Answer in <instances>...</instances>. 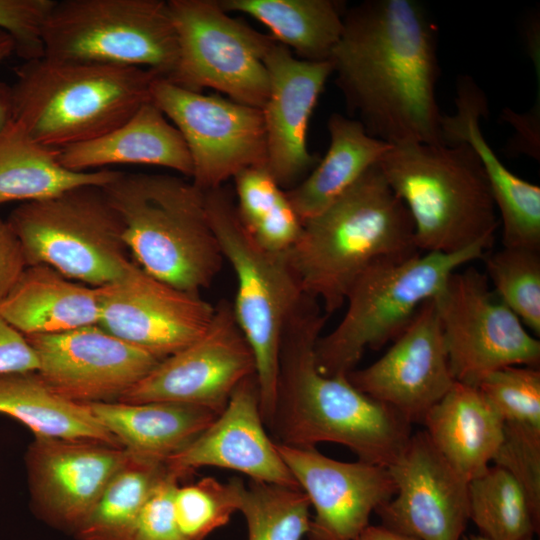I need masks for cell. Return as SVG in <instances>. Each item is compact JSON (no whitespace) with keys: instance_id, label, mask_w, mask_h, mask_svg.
<instances>
[{"instance_id":"cell-1","label":"cell","mask_w":540,"mask_h":540,"mask_svg":"<svg viewBox=\"0 0 540 540\" xmlns=\"http://www.w3.org/2000/svg\"><path fill=\"white\" fill-rule=\"evenodd\" d=\"M349 117L390 145L445 144L436 99L437 29L416 0H366L345 10L330 57Z\"/></svg>"},{"instance_id":"cell-22","label":"cell","mask_w":540,"mask_h":540,"mask_svg":"<svg viewBox=\"0 0 540 540\" xmlns=\"http://www.w3.org/2000/svg\"><path fill=\"white\" fill-rule=\"evenodd\" d=\"M165 465L179 480L212 466L244 473L250 480L300 488L267 433L256 374L245 378L215 420Z\"/></svg>"},{"instance_id":"cell-26","label":"cell","mask_w":540,"mask_h":540,"mask_svg":"<svg viewBox=\"0 0 540 540\" xmlns=\"http://www.w3.org/2000/svg\"><path fill=\"white\" fill-rule=\"evenodd\" d=\"M422 424L436 450L468 482L489 468L503 439L495 408L476 386L456 381Z\"/></svg>"},{"instance_id":"cell-36","label":"cell","mask_w":540,"mask_h":540,"mask_svg":"<svg viewBox=\"0 0 540 540\" xmlns=\"http://www.w3.org/2000/svg\"><path fill=\"white\" fill-rule=\"evenodd\" d=\"M486 277L498 298L534 335L540 334V251L503 247L484 255Z\"/></svg>"},{"instance_id":"cell-8","label":"cell","mask_w":540,"mask_h":540,"mask_svg":"<svg viewBox=\"0 0 540 540\" xmlns=\"http://www.w3.org/2000/svg\"><path fill=\"white\" fill-rule=\"evenodd\" d=\"M204 193L211 228L235 273L233 313L254 355L260 411L267 428L274 411L283 331L304 293L287 252L262 248L245 229L230 190L223 185Z\"/></svg>"},{"instance_id":"cell-35","label":"cell","mask_w":540,"mask_h":540,"mask_svg":"<svg viewBox=\"0 0 540 540\" xmlns=\"http://www.w3.org/2000/svg\"><path fill=\"white\" fill-rule=\"evenodd\" d=\"M310 507L300 488L250 480L238 511L247 523L248 540H303L309 530Z\"/></svg>"},{"instance_id":"cell-37","label":"cell","mask_w":540,"mask_h":540,"mask_svg":"<svg viewBox=\"0 0 540 540\" xmlns=\"http://www.w3.org/2000/svg\"><path fill=\"white\" fill-rule=\"evenodd\" d=\"M244 487L239 478L222 483L213 477L178 485L173 494V511L183 536L187 540H205L225 526L238 511Z\"/></svg>"},{"instance_id":"cell-39","label":"cell","mask_w":540,"mask_h":540,"mask_svg":"<svg viewBox=\"0 0 540 540\" xmlns=\"http://www.w3.org/2000/svg\"><path fill=\"white\" fill-rule=\"evenodd\" d=\"M492 462L520 484L540 522V432L504 425L503 439Z\"/></svg>"},{"instance_id":"cell-34","label":"cell","mask_w":540,"mask_h":540,"mask_svg":"<svg viewBox=\"0 0 540 540\" xmlns=\"http://www.w3.org/2000/svg\"><path fill=\"white\" fill-rule=\"evenodd\" d=\"M469 519L488 540H529L540 530L527 496L498 466L468 482Z\"/></svg>"},{"instance_id":"cell-11","label":"cell","mask_w":540,"mask_h":540,"mask_svg":"<svg viewBox=\"0 0 540 540\" xmlns=\"http://www.w3.org/2000/svg\"><path fill=\"white\" fill-rule=\"evenodd\" d=\"M168 6L179 46L170 82L262 109L269 91L264 59L276 41L231 17L218 0H169Z\"/></svg>"},{"instance_id":"cell-33","label":"cell","mask_w":540,"mask_h":540,"mask_svg":"<svg viewBox=\"0 0 540 540\" xmlns=\"http://www.w3.org/2000/svg\"><path fill=\"white\" fill-rule=\"evenodd\" d=\"M233 180L237 213L251 237L268 251L288 252L299 239L303 222L286 191L266 166L246 168Z\"/></svg>"},{"instance_id":"cell-30","label":"cell","mask_w":540,"mask_h":540,"mask_svg":"<svg viewBox=\"0 0 540 540\" xmlns=\"http://www.w3.org/2000/svg\"><path fill=\"white\" fill-rule=\"evenodd\" d=\"M0 414L18 420L35 437L94 440L123 447L87 404L59 395L37 371L0 375Z\"/></svg>"},{"instance_id":"cell-43","label":"cell","mask_w":540,"mask_h":540,"mask_svg":"<svg viewBox=\"0 0 540 540\" xmlns=\"http://www.w3.org/2000/svg\"><path fill=\"white\" fill-rule=\"evenodd\" d=\"M28 267L22 245L7 220L0 217V301Z\"/></svg>"},{"instance_id":"cell-28","label":"cell","mask_w":540,"mask_h":540,"mask_svg":"<svg viewBox=\"0 0 540 540\" xmlns=\"http://www.w3.org/2000/svg\"><path fill=\"white\" fill-rule=\"evenodd\" d=\"M329 148L312 171L285 190L302 222L315 216L380 162L392 145L369 135L349 116L332 113L327 121Z\"/></svg>"},{"instance_id":"cell-45","label":"cell","mask_w":540,"mask_h":540,"mask_svg":"<svg viewBox=\"0 0 540 540\" xmlns=\"http://www.w3.org/2000/svg\"><path fill=\"white\" fill-rule=\"evenodd\" d=\"M356 540H417L379 525H368Z\"/></svg>"},{"instance_id":"cell-44","label":"cell","mask_w":540,"mask_h":540,"mask_svg":"<svg viewBox=\"0 0 540 540\" xmlns=\"http://www.w3.org/2000/svg\"><path fill=\"white\" fill-rule=\"evenodd\" d=\"M14 39L0 29V63L15 53ZM12 119L10 85L0 83V131Z\"/></svg>"},{"instance_id":"cell-24","label":"cell","mask_w":540,"mask_h":540,"mask_svg":"<svg viewBox=\"0 0 540 540\" xmlns=\"http://www.w3.org/2000/svg\"><path fill=\"white\" fill-rule=\"evenodd\" d=\"M58 160L76 172L113 164H143L165 167L188 178L193 174L181 133L152 100L110 132L59 149Z\"/></svg>"},{"instance_id":"cell-3","label":"cell","mask_w":540,"mask_h":540,"mask_svg":"<svg viewBox=\"0 0 540 540\" xmlns=\"http://www.w3.org/2000/svg\"><path fill=\"white\" fill-rule=\"evenodd\" d=\"M416 253L410 214L377 163L303 222L287 257L303 293L328 316L345 304L351 285L369 266Z\"/></svg>"},{"instance_id":"cell-17","label":"cell","mask_w":540,"mask_h":540,"mask_svg":"<svg viewBox=\"0 0 540 540\" xmlns=\"http://www.w3.org/2000/svg\"><path fill=\"white\" fill-rule=\"evenodd\" d=\"M128 455L101 441L34 437L24 456L34 513L74 534Z\"/></svg>"},{"instance_id":"cell-42","label":"cell","mask_w":540,"mask_h":540,"mask_svg":"<svg viewBox=\"0 0 540 540\" xmlns=\"http://www.w3.org/2000/svg\"><path fill=\"white\" fill-rule=\"evenodd\" d=\"M38 368V358L25 335L0 316V375Z\"/></svg>"},{"instance_id":"cell-41","label":"cell","mask_w":540,"mask_h":540,"mask_svg":"<svg viewBox=\"0 0 540 540\" xmlns=\"http://www.w3.org/2000/svg\"><path fill=\"white\" fill-rule=\"evenodd\" d=\"M179 481L168 471L142 511L134 540H187L173 511V494Z\"/></svg>"},{"instance_id":"cell-18","label":"cell","mask_w":540,"mask_h":540,"mask_svg":"<svg viewBox=\"0 0 540 540\" xmlns=\"http://www.w3.org/2000/svg\"><path fill=\"white\" fill-rule=\"evenodd\" d=\"M387 468L396 492L375 511L382 526L417 540H462L470 521L468 481L436 450L425 431L412 434Z\"/></svg>"},{"instance_id":"cell-14","label":"cell","mask_w":540,"mask_h":540,"mask_svg":"<svg viewBox=\"0 0 540 540\" xmlns=\"http://www.w3.org/2000/svg\"><path fill=\"white\" fill-rule=\"evenodd\" d=\"M253 374L254 355L235 320L232 303L221 299L197 340L161 360L118 401L184 403L219 415L235 388Z\"/></svg>"},{"instance_id":"cell-10","label":"cell","mask_w":540,"mask_h":540,"mask_svg":"<svg viewBox=\"0 0 540 540\" xmlns=\"http://www.w3.org/2000/svg\"><path fill=\"white\" fill-rule=\"evenodd\" d=\"M44 56L139 67L172 81L179 46L168 1L55 0L42 29Z\"/></svg>"},{"instance_id":"cell-47","label":"cell","mask_w":540,"mask_h":540,"mask_svg":"<svg viewBox=\"0 0 540 540\" xmlns=\"http://www.w3.org/2000/svg\"><path fill=\"white\" fill-rule=\"evenodd\" d=\"M529 540H534L533 538L529 539Z\"/></svg>"},{"instance_id":"cell-46","label":"cell","mask_w":540,"mask_h":540,"mask_svg":"<svg viewBox=\"0 0 540 540\" xmlns=\"http://www.w3.org/2000/svg\"><path fill=\"white\" fill-rule=\"evenodd\" d=\"M462 540H488V539L484 538L480 534L478 535L470 534V535H464L462 537Z\"/></svg>"},{"instance_id":"cell-31","label":"cell","mask_w":540,"mask_h":540,"mask_svg":"<svg viewBox=\"0 0 540 540\" xmlns=\"http://www.w3.org/2000/svg\"><path fill=\"white\" fill-rule=\"evenodd\" d=\"M227 12L251 16L299 59L329 61L343 30L342 2L334 0H218Z\"/></svg>"},{"instance_id":"cell-6","label":"cell","mask_w":540,"mask_h":540,"mask_svg":"<svg viewBox=\"0 0 540 540\" xmlns=\"http://www.w3.org/2000/svg\"><path fill=\"white\" fill-rule=\"evenodd\" d=\"M379 167L410 214L419 252L492 246L500 221L481 160L469 144L392 145Z\"/></svg>"},{"instance_id":"cell-29","label":"cell","mask_w":540,"mask_h":540,"mask_svg":"<svg viewBox=\"0 0 540 540\" xmlns=\"http://www.w3.org/2000/svg\"><path fill=\"white\" fill-rule=\"evenodd\" d=\"M120 171L76 172L62 166L58 150L36 141L11 119L0 131V205L46 199L80 185L105 186Z\"/></svg>"},{"instance_id":"cell-13","label":"cell","mask_w":540,"mask_h":540,"mask_svg":"<svg viewBox=\"0 0 540 540\" xmlns=\"http://www.w3.org/2000/svg\"><path fill=\"white\" fill-rule=\"evenodd\" d=\"M152 102L181 133L193 165L191 181L218 188L240 171L266 166L262 110L220 95H207L157 77Z\"/></svg>"},{"instance_id":"cell-7","label":"cell","mask_w":540,"mask_h":540,"mask_svg":"<svg viewBox=\"0 0 540 540\" xmlns=\"http://www.w3.org/2000/svg\"><path fill=\"white\" fill-rule=\"evenodd\" d=\"M489 248L479 243L455 253L419 252L369 266L351 285L340 322L316 343L318 370L326 376H347L367 349L394 341L453 272L483 258Z\"/></svg>"},{"instance_id":"cell-2","label":"cell","mask_w":540,"mask_h":540,"mask_svg":"<svg viewBox=\"0 0 540 540\" xmlns=\"http://www.w3.org/2000/svg\"><path fill=\"white\" fill-rule=\"evenodd\" d=\"M321 305L303 295L283 331L272 419L274 442L315 448L341 444L358 460L389 467L406 448L411 423L390 406L354 387L347 376H326L315 346L327 320Z\"/></svg>"},{"instance_id":"cell-9","label":"cell","mask_w":540,"mask_h":540,"mask_svg":"<svg viewBox=\"0 0 540 540\" xmlns=\"http://www.w3.org/2000/svg\"><path fill=\"white\" fill-rule=\"evenodd\" d=\"M6 220L28 266L44 264L100 287L118 279L131 261L122 220L102 186L80 185L21 203Z\"/></svg>"},{"instance_id":"cell-25","label":"cell","mask_w":540,"mask_h":540,"mask_svg":"<svg viewBox=\"0 0 540 540\" xmlns=\"http://www.w3.org/2000/svg\"><path fill=\"white\" fill-rule=\"evenodd\" d=\"M103 286L71 280L44 264L28 266L0 301V316L23 335L69 331L99 323Z\"/></svg>"},{"instance_id":"cell-32","label":"cell","mask_w":540,"mask_h":540,"mask_svg":"<svg viewBox=\"0 0 540 540\" xmlns=\"http://www.w3.org/2000/svg\"><path fill=\"white\" fill-rule=\"evenodd\" d=\"M165 461L129 451L94 508L73 534L77 540H134L142 511L167 475Z\"/></svg>"},{"instance_id":"cell-4","label":"cell","mask_w":540,"mask_h":540,"mask_svg":"<svg viewBox=\"0 0 540 540\" xmlns=\"http://www.w3.org/2000/svg\"><path fill=\"white\" fill-rule=\"evenodd\" d=\"M10 85L12 119L39 143L62 149L100 137L151 100L156 72L40 57Z\"/></svg>"},{"instance_id":"cell-23","label":"cell","mask_w":540,"mask_h":540,"mask_svg":"<svg viewBox=\"0 0 540 540\" xmlns=\"http://www.w3.org/2000/svg\"><path fill=\"white\" fill-rule=\"evenodd\" d=\"M456 112L443 115L445 144H469L481 160L502 224V242L525 246L540 238V187L510 171L498 158L480 129V119L488 115V102L469 76L457 83Z\"/></svg>"},{"instance_id":"cell-20","label":"cell","mask_w":540,"mask_h":540,"mask_svg":"<svg viewBox=\"0 0 540 540\" xmlns=\"http://www.w3.org/2000/svg\"><path fill=\"white\" fill-rule=\"evenodd\" d=\"M276 446L314 509L307 540H356L396 492L387 467L338 461L315 448Z\"/></svg>"},{"instance_id":"cell-16","label":"cell","mask_w":540,"mask_h":540,"mask_svg":"<svg viewBox=\"0 0 540 540\" xmlns=\"http://www.w3.org/2000/svg\"><path fill=\"white\" fill-rule=\"evenodd\" d=\"M38 374L59 395L79 403L113 402L160 362L99 324L25 336Z\"/></svg>"},{"instance_id":"cell-19","label":"cell","mask_w":540,"mask_h":540,"mask_svg":"<svg viewBox=\"0 0 540 540\" xmlns=\"http://www.w3.org/2000/svg\"><path fill=\"white\" fill-rule=\"evenodd\" d=\"M359 391L422 423L455 383L434 298L425 301L387 352L347 375Z\"/></svg>"},{"instance_id":"cell-5","label":"cell","mask_w":540,"mask_h":540,"mask_svg":"<svg viewBox=\"0 0 540 540\" xmlns=\"http://www.w3.org/2000/svg\"><path fill=\"white\" fill-rule=\"evenodd\" d=\"M103 189L122 220L128 250L143 270L196 294L213 283L224 257L204 191L174 175L121 171Z\"/></svg>"},{"instance_id":"cell-21","label":"cell","mask_w":540,"mask_h":540,"mask_svg":"<svg viewBox=\"0 0 540 540\" xmlns=\"http://www.w3.org/2000/svg\"><path fill=\"white\" fill-rule=\"evenodd\" d=\"M265 66L269 76L268 96L262 113L266 132V168L284 190L301 182L320 158L309 151L307 130L312 112L332 74L330 61L296 58L275 42Z\"/></svg>"},{"instance_id":"cell-12","label":"cell","mask_w":540,"mask_h":540,"mask_svg":"<svg viewBox=\"0 0 540 540\" xmlns=\"http://www.w3.org/2000/svg\"><path fill=\"white\" fill-rule=\"evenodd\" d=\"M434 301L456 382L476 386L504 367H539L540 341L498 298L485 273L456 270Z\"/></svg>"},{"instance_id":"cell-38","label":"cell","mask_w":540,"mask_h":540,"mask_svg":"<svg viewBox=\"0 0 540 540\" xmlns=\"http://www.w3.org/2000/svg\"><path fill=\"white\" fill-rule=\"evenodd\" d=\"M476 387L504 425L540 432L539 367H504L484 376Z\"/></svg>"},{"instance_id":"cell-27","label":"cell","mask_w":540,"mask_h":540,"mask_svg":"<svg viewBox=\"0 0 540 540\" xmlns=\"http://www.w3.org/2000/svg\"><path fill=\"white\" fill-rule=\"evenodd\" d=\"M85 404L125 449L161 461L186 447L218 416L210 409L176 402Z\"/></svg>"},{"instance_id":"cell-15","label":"cell","mask_w":540,"mask_h":540,"mask_svg":"<svg viewBox=\"0 0 540 540\" xmlns=\"http://www.w3.org/2000/svg\"><path fill=\"white\" fill-rule=\"evenodd\" d=\"M215 311L200 294L174 287L130 261L103 286L99 325L160 361L197 340Z\"/></svg>"},{"instance_id":"cell-40","label":"cell","mask_w":540,"mask_h":540,"mask_svg":"<svg viewBox=\"0 0 540 540\" xmlns=\"http://www.w3.org/2000/svg\"><path fill=\"white\" fill-rule=\"evenodd\" d=\"M55 0H0V29L15 41L24 61L44 56L42 29Z\"/></svg>"}]
</instances>
